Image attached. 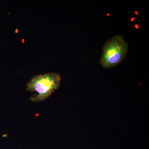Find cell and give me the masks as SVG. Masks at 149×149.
<instances>
[{
  "label": "cell",
  "mask_w": 149,
  "mask_h": 149,
  "mask_svg": "<svg viewBox=\"0 0 149 149\" xmlns=\"http://www.w3.org/2000/svg\"><path fill=\"white\" fill-rule=\"evenodd\" d=\"M60 75L57 72L37 74L31 78L27 85V90L33 93L31 101L37 102L45 100L60 85Z\"/></svg>",
  "instance_id": "cell-1"
},
{
  "label": "cell",
  "mask_w": 149,
  "mask_h": 149,
  "mask_svg": "<svg viewBox=\"0 0 149 149\" xmlns=\"http://www.w3.org/2000/svg\"><path fill=\"white\" fill-rule=\"evenodd\" d=\"M128 45L123 36L116 35L107 41L103 49L101 64L106 68L116 66L125 58Z\"/></svg>",
  "instance_id": "cell-2"
}]
</instances>
